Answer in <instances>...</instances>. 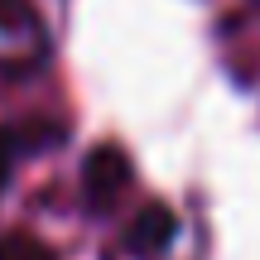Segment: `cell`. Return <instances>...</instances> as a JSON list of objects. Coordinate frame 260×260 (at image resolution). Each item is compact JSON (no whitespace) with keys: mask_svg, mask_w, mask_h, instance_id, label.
Instances as JSON below:
<instances>
[{"mask_svg":"<svg viewBox=\"0 0 260 260\" xmlns=\"http://www.w3.org/2000/svg\"><path fill=\"white\" fill-rule=\"evenodd\" d=\"M0 260H58V255L48 251L39 236L15 232V236H5V241H0Z\"/></svg>","mask_w":260,"mask_h":260,"instance_id":"cell-1","label":"cell"},{"mask_svg":"<svg viewBox=\"0 0 260 260\" xmlns=\"http://www.w3.org/2000/svg\"><path fill=\"white\" fill-rule=\"evenodd\" d=\"M15 154H19V140L10 135V130H0V183H5L10 169H15Z\"/></svg>","mask_w":260,"mask_h":260,"instance_id":"cell-2","label":"cell"}]
</instances>
